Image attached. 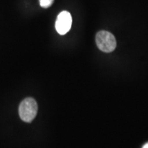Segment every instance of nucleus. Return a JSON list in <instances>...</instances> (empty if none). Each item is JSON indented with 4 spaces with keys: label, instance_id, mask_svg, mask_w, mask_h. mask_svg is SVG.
Returning a JSON list of instances; mask_svg holds the SVG:
<instances>
[{
    "label": "nucleus",
    "instance_id": "obj_1",
    "mask_svg": "<svg viewBox=\"0 0 148 148\" xmlns=\"http://www.w3.org/2000/svg\"><path fill=\"white\" fill-rule=\"evenodd\" d=\"M38 112V105L34 99L31 97L25 98L20 103L18 114L23 121L29 123L34 119Z\"/></svg>",
    "mask_w": 148,
    "mask_h": 148
},
{
    "label": "nucleus",
    "instance_id": "obj_2",
    "mask_svg": "<svg viewBox=\"0 0 148 148\" xmlns=\"http://www.w3.org/2000/svg\"><path fill=\"white\" fill-rule=\"evenodd\" d=\"M95 41L97 47L105 53L112 52L116 47V41L114 35L107 31H99L96 34Z\"/></svg>",
    "mask_w": 148,
    "mask_h": 148
},
{
    "label": "nucleus",
    "instance_id": "obj_3",
    "mask_svg": "<svg viewBox=\"0 0 148 148\" xmlns=\"http://www.w3.org/2000/svg\"><path fill=\"white\" fill-rule=\"evenodd\" d=\"M72 25L71 14L67 11H62L58 15L56 21V29L58 34L64 35L70 30Z\"/></svg>",
    "mask_w": 148,
    "mask_h": 148
},
{
    "label": "nucleus",
    "instance_id": "obj_4",
    "mask_svg": "<svg viewBox=\"0 0 148 148\" xmlns=\"http://www.w3.org/2000/svg\"><path fill=\"white\" fill-rule=\"evenodd\" d=\"M54 0H39L40 5L42 8H48L53 4Z\"/></svg>",
    "mask_w": 148,
    "mask_h": 148
},
{
    "label": "nucleus",
    "instance_id": "obj_5",
    "mask_svg": "<svg viewBox=\"0 0 148 148\" xmlns=\"http://www.w3.org/2000/svg\"><path fill=\"white\" fill-rule=\"evenodd\" d=\"M142 148H148V143H145V145H143V147H142Z\"/></svg>",
    "mask_w": 148,
    "mask_h": 148
}]
</instances>
